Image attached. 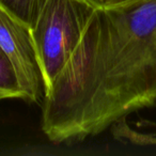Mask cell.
<instances>
[{
    "instance_id": "1",
    "label": "cell",
    "mask_w": 156,
    "mask_h": 156,
    "mask_svg": "<svg viewBox=\"0 0 156 156\" xmlns=\"http://www.w3.org/2000/svg\"><path fill=\"white\" fill-rule=\"evenodd\" d=\"M156 106V0L98 5L42 103V130L54 143L104 133Z\"/></svg>"
},
{
    "instance_id": "2",
    "label": "cell",
    "mask_w": 156,
    "mask_h": 156,
    "mask_svg": "<svg viewBox=\"0 0 156 156\" xmlns=\"http://www.w3.org/2000/svg\"><path fill=\"white\" fill-rule=\"evenodd\" d=\"M98 7L94 0H37L30 30L46 90L73 54Z\"/></svg>"
},
{
    "instance_id": "3",
    "label": "cell",
    "mask_w": 156,
    "mask_h": 156,
    "mask_svg": "<svg viewBox=\"0 0 156 156\" xmlns=\"http://www.w3.org/2000/svg\"><path fill=\"white\" fill-rule=\"evenodd\" d=\"M0 48L12 61L26 101L43 103L45 80L30 26L0 5Z\"/></svg>"
},
{
    "instance_id": "4",
    "label": "cell",
    "mask_w": 156,
    "mask_h": 156,
    "mask_svg": "<svg viewBox=\"0 0 156 156\" xmlns=\"http://www.w3.org/2000/svg\"><path fill=\"white\" fill-rule=\"evenodd\" d=\"M7 98L26 100L12 61L0 48V101Z\"/></svg>"
},
{
    "instance_id": "5",
    "label": "cell",
    "mask_w": 156,
    "mask_h": 156,
    "mask_svg": "<svg viewBox=\"0 0 156 156\" xmlns=\"http://www.w3.org/2000/svg\"><path fill=\"white\" fill-rule=\"evenodd\" d=\"M37 0H0V5L30 26Z\"/></svg>"
},
{
    "instance_id": "6",
    "label": "cell",
    "mask_w": 156,
    "mask_h": 156,
    "mask_svg": "<svg viewBox=\"0 0 156 156\" xmlns=\"http://www.w3.org/2000/svg\"><path fill=\"white\" fill-rule=\"evenodd\" d=\"M122 136H126L127 138H130V140L135 141L138 143H145V144H154L156 145V137L154 136H147V135H136L134 136L132 135H122Z\"/></svg>"
},
{
    "instance_id": "7",
    "label": "cell",
    "mask_w": 156,
    "mask_h": 156,
    "mask_svg": "<svg viewBox=\"0 0 156 156\" xmlns=\"http://www.w3.org/2000/svg\"><path fill=\"white\" fill-rule=\"evenodd\" d=\"M101 7H113V5H121V3L127 2L130 0H94Z\"/></svg>"
}]
</instances>
